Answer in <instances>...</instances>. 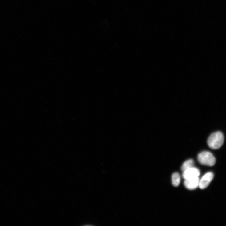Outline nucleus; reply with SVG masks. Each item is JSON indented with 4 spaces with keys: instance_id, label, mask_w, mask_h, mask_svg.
Masks as SVG:
<instances>
[{
    "instance_id": "1",
    "label": "nucleus",
    "mask_w": 226,
    "mask_h": 226,
    "mask_svg": "<svg viewBox=\"0 0 226 226\" xmlns=\"http://www.w3.org/2000/svg\"><path fill=\"white\" fill-rule=\"evenodd\" d=\"M224 137L222 133L218 131L211 134L208 137L207 143L209 147L213 149L220 148L223 144Z\"/></svg>"
},
{
    "instance_id": "2",
    "label": "nucleus",
    "mask_w": 226,
    "mask_h": 226,
    "mask_svg": "<svg viewBox=\"0 0 226 226\" xmlns=\"http://www.w3.org/2000/svg\"><path fill=\"white\" fill-rule=\"evenodd\" d=\"M198 159L201 164L208 166H212L216 162V158L213 154L208 151H204L200 153Z\"/></svg>"
},
{
    "instance_id": "3",
    "label": "nucleus",
    "mask_w": 226,
    "mask_h": 226,
    "mask_svg": "<svg viewBox=\"0 0 226 226\" xmlns=\"http://www.w3.org/2000/svg\"><path fill=\"white\" fill-rule=\"evenodd\" d=\"M214 177V174L212 172H209L205 174L200 180L199 186L200 188L202 189L206 188L212 181Z\"/></svg>"
},
{
    "instance_id": "4",
    "label": "nucleus",
    "mask_w": 226,
    "mask_h": 226,
    "mask_svg": "<svg viewBox=\"0 0 226 226\" xmlns=\"http://www.w3.org/2000/svg\"><path fill=\"white\" fill-rule=\"evenodd\" d=\"M200 172L199 170L195 167H192L184 172L183 176L185 180L199 177Z\"/></svg>"
},
{
    "instance_id": "5",
    "label": "nucleus",
    "mask_w": 226,
    "mask_h": 226,
    "mask_svg": "<svg viewBox=\"0 0 226 226\" xmlns=\"http://www.w3.org/2000/svg\"><path fill=\"white\" fill-rule=\"evenodd\" d=\"M200 180L199 177L186 179L184 182V186L189 190H194L199 187Z\"/></svg>"
},
{
    "instance_id": "6",
    "label": "nucleus",
    "mask_w": 226,
    "mask_h": 226,
    "mask_svg": "<svg viewBox=\"0 0 226 226\" xmlns=\"http://www.w3.org/2000/svg\"><path fill=\"white\" fill-rule=\"evenodd\" d=\"M172 183L173 186L177 187L179 186L180 181V177L178 173H175L172 176Z\"/></svg>"
},
{
    "instance_id": "7",
    "label": "nucleus",
    "mask_w": 226,
    "mask_h": 226,
    "mask_svg": "<svg viewBox=\"0 0 226 226\" xmlns=\"http://www.w3.org/2000/svg\"><path fill=\"white\" fill-rule=\"evenodd\" d=\"M194 161L193 160L190 159L186 161L183 164L181 169L184 172L185 170L193 167Z\"/></svg>"
}]
</instances>
